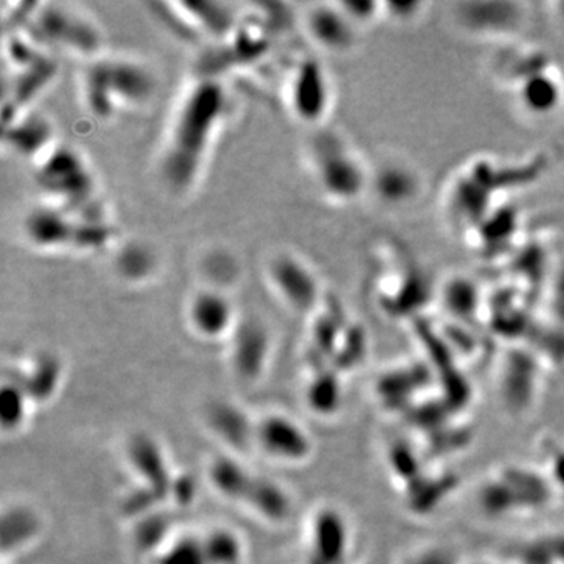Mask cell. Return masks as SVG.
I'll return each mask as SVG.
<instances>
[{
  "mask_svg": "<svg viewBox=\"0 0 564 564\" xmlns=\"http://www.w3.org/2000/svg\"><path fill=\"white\" fill-rule=\"evenodd\" d=\"M226 106L228 96L215 76L199 77L182 95L166 131L161 159L163 181L172 191L187 192L198 181L225 120Z\"/></svg>",
  "mask_w": 564,
  "mask_h": 564,
  "instance_id": "1",
  "label": "cell"
},
{
  "mask_svg": "<svg viewBox=\"0 0 564 564\" xmlns=\"http://www.w3.org/2000/svg\"><path fill=\"white\" fill-rule=\"evenodd\" d=\"M155 80L148 68L126 58L91 62L82 74V93L88 110L106 120L120 107H137L150 101Z\"/></svg>",
  "mask_w": 564,
  "mask_h": 564,
  "instance_id": "2",
  "label": "cell"
},
{
  "mask_svg": "<svg viewBox=\"0 0 564 564\" xmlns=\"http://www.w3.org/2000/svg\"><path fill=\"white\" fill-rule=\"evenodd\" d=\"M24 236L40 251L91 252L106 248L115 239V229L102 218L79 217L46 206L25 217Z\"/></svg>",
  "mask_w": 564,
  "mask_h": 564,
  "instance_id": "3",
  "label": "cell"
},
{
  "mask_svg": "<svg viewBox=\"0 0 564 564\" xmlns=\"http://www.w3.org/2000/svg\"><path fill=\"white\" fill-rule=\"evenodd\" d=\"M311 163L321 191L336 203H352L369 191L370 170L347 141L334 133L315 137Z\"/></svg>",
  "mask_w": 564,
  "mask_h": 564,
  "instance_id": "4",
  "label": "cell"
},
{
  "mask_svg": "<svg viewBox=\"0 0 564 564\" xmlns=\"http://www.w3.org/2000/svg\"><path fill=\"white\" fill-rule=\"evenodd\" d=\"M40 187L57 202L54 207L76 214L90 209L95 180L88 163L69 147H52L36 166Z\"/></svg>",
  "mask_w": 564,
  "mask_h": 564,
  "instance_id": "5",
  "label": "cell"
},
{
  "mask_svg": "<svg viewBox=\"0 0 564 564\" xmlns=\"http://www.w3.org/2000/svg\"><path fill=\"white\" fill-rule=\"evenodd\" d=\"M126 462L135 478L133 496L155 507L159 500L169 499L172 494L174 474L162 444L147 433L129 437L126 447Z\"/></svg>",
  "mask_w": 564,
  "mask_h": 564,
  "instance_id": "6",
  "label": "cell"
},
{
  "mask_svg": "<svg viewBox=\"0 0 564 564\" xmlns=\"http://www.w3.org/2000/svg\"><path fill=\"white\" fill-rule=\"evenodd\" d=\"M36 40L80 55H93L101 47V33L79 13L58 6L41 7L32 18Z\"/></svg>",
  "mask_w": 564,
  "mask_h": 564,
  "instance_id": "7",
  "label": "cell"
},
{
  "mask_svg": "<svg viewBox=\"0 0 564 564\" xmlns=\"http://www.w3.org/2000/svg\"><path fill=\"white\" fill-rule=\"evenodd\" d=\"M310 436L299 422L284 413H267L256 419L254 451L278 464L291 466L311 455Z\"/></svg>",
  "mask_w": 564,
  "mask_h": 564,
  "instance_id": "8",
  "label": "cell"
},
{
  "mask_svg": "<svg viewBox=\"0 0 564 564\" xmlns=\"http://www.w3.org/2000/svg\"><path fill=\"white\" fill-rule=\"evenodd\" d=\"M270 285L293 313L311 314L321 303V282L310 267L296 256H274L267 269Z\"/></svg>",
  "mask_w": 564,
  "mask_h": 564,
  "instance_id": "9",
  "label": "cell"
},
{
  "mask_svg": "<svg viewBox=\"0 0 564 564\" xmlns=\"http://www.w3.org/2000/svg\"><path fill=\"white\" fill-rule=\"evenodd\" d=\"M456 28L469 35H516L527 22V7L519 2H462L452 9Z\"/></svg>",
  "mask_w": 564,
  "mask_h": 564,
  "instance_id": "10",
  "label": "cell"
},
{
  "mask_svg": "<svg viewBox=\"0 0 564 564\" xmlns=\"http://www.w3.org/2000/svg\"><path fill=\"white\" fill-rule=\"evenodd\" d=\"M328 74L313 57L296 63L289 80V106L292 113L306 124H317L326 117L332 104Z\"/></svg>",
  "mask_w": 564,
  "mask_h": 564,
  "instance_id": "11",
  "label": "cell"
},
{
  "mask_svg": "<svg viewBox=\"0 0 564 564\" xmlns=\"http://www.w3.org/2000/svg\"><path fill=\"white\" fill-rule=\"evenodd\" d=\"M270 350V333L261 321H239L229 337V364L234 375L242 383H258L269 366Z\"/></svg>",
  "mask_w": 564,
  "mask_h": 564,
  "instance_id": "12",
  "label": "cell"
},
{
  "mask_svg": "<svg viewBox=\"0 0 564 564\" xmlns=\"http://www.w3.org/2000/svg\"><path fill=\"white\" fill-rule=\"evenodd\" d=\"M187 323L193 334L203 340L231 337L239 318L231 300L215 289H203L192 296L187 306Z\"/></svg>",
  "mask_w": 564,
  "mask_h": 564,
  "instance_id": "13",
  "label": "cell"
},
{
  "mask_svg": "<svg viewBox=\"0 0 564 564\" xmlns=\"http://www.w3.org/2000/svg\"><path fill=\"white\" fill-rule=\"evenodd\" d=\"M206 425L212 434L237 456L254 451L256 421L232 402L217 400L207 408Z\"/></svg>",
  "mask_w": 564,
  "mask_h": 564,
  "instance_id": "14",
  "label": "cell"
},
{
  "mask_svg": "<svg viewBox=\"0 0 564 564\" xmlns=\"http://www.w3.org/2000/svg\"><path fill=\"white\" fill-rule=\"evenodd\" d=\"M422 187L421 174L415 172L413 165L399 159H388L373 172L370 170L369 191L386 206L400 207L414 203Z\"/></svg>",
  "mask_w": 564,
  "mask_h": 564,
  "instance_id": "15",
  "label": "cell"
},
{
  "mask_svg": "<svg viewBox=\"0 0 564 564\" xmlns=\"http://www.w3.org/2000/svg\"><path fill=\"white\" fill-rule=\"evenodd\" d=\"M307 35L322 50L343 54L352 50L356 43V25L336 2L318 3L311 7L304 18Z\"/></svg>",
  "mask_w": 564,
  "mask_h": 564,
  "instance_id": "16",
  "label": "cell"
},
{
  "mask_svg": "<svg viewBox=\"0 0 564 564\" xmlns=\"http://www.w3.org/2000/svg\"><path fill=\"white\" fill-rule=\"evenodd\" d=\"M516 99L533 117L554 113L564 99V80L547 65L530 70L516 82Z\"/></svg>",
  "mask_w": 564,
  "mask_h": 564,
  "instance_id": "17",
  "label": "cell"
},
{
  "mask_svg": "<svg viewBox=\"0 0 564 564\" xmlns=\"http://www.w3.org/2000/svg\"><path fill=\"white\" fill-rule=\"evenodd\" d=\"M63 364L52 352H40L28 366L11 369V381L20 384L32 403H47L62 384Z\"/></svg>",
  "mask_w": 564,
  "mask_h": 564,
  "instance_id": "18",
  "label": "cell"
},
{
  "mask_svg": "<svg viewBox=\"0 0 564 564\" xmlns=\"http://www.w3.org/2000/svg\"><path fill=\"white\" fill-rule=\"evenodd\" d=\"M242 507L265 524L282 525L292 514L291 494L278 481L256 475Z\"/></svg>",
  "mask_w": 564,
  "mask_h": 564,
  "instance_id": "19",
  "label": "cell"
},
{
  "mask_svg": "<svg viewBox=\"0 0 564 564\" xmlns=\"http://www.w3.org/2000/svg\"><path fill=\"white\" fill-rule=\"evenodd\" d=\"M51 122L39 113L21 111L14 120L3 124V141L13 148L14 152L28 158H43L52 148Z\"/></svg>",
  "mask_w": 564,
  "mask_h": 564,
  "instance_id": "20",
  "label": "cell"
},
{
  "mask_svg": "<svg viewBox=\"0 0 564 564\" xmlns=\"http://www.w3.org/2000/svg\"><path fill=\"white\" fill-rule=\"evenodd\" d=\"M254 478L256 475L240 462V456L229 452L215 456L207 466L210 488L226 502L242 505Z\"/></svg>",
  "mask_w": 564,
  "mask_h": 564,
  "instance_id": "21",
  "label": "cell"
},
{
  "mask_svg": "<svg viewBox=\"0 0 564 564\" xmlns=\"http://www.w3.org/2000/svg\"><path fill=\"white\" fill-rule=\"evenodd\" d=\"M177 18L204 35L217 40H228L237 29V18L231 7L221 2H180L173 3Z\"/></svg>",
  "mask_w": 564,
  "mask_h": 564,
  "instance_id": "22",
  "label": "cell"
},
{
  "mask_svg": "<svg viewBox=\"0 0 564 564\" xmlns=\"http://www.w3.org/2000/svg\"><path fill=\"white\" fill-rule=\"evenodd\" d=\"M40 516L29 505L14 503L2 514V552L18 554L39 538Z\"/></svg>",
  "mask_w": 564,
  "mask_h": 564,
  "instance_id": "23",
  "label": "cell"
},
{
  "mask_svg": "<svg viewBox=\"0 0 564 564\" xmlns=\"http://www.w3.org/2000/svg\"><path fill=\"white\" fill-rule=\"evenodd\" d=\"M204 552L209 564H243L242 538L228 527H214L202 534Z\"/></svg>",
  "mask_w": 564,
  "mask_h": 564,
  "instance_id": "24",
  "label": "cell"
},
{
  "mask_svg": "<svg viewBox=\"0 0 564 564\" xmlns=\"http://www.w3.org/2000/svg\"><path fill=\"white\" fill-rule=\"evenodd\" d=\"M152 564H209L202 534H184L174 538L152 556Z\"/></svg>",
  "mask_w": 564,
  "mask_h": 564,
  "instance_id": "25",
  "label": "cell"
},
{
  "mask_svg": "<svg viewBox=\"0 0 564 564\" xmlns=\"http://www.w3.org/2000/svg\"><path fill=\"white\" fill-rule=\"evenodd\" d=\"M2 430L7 433H17L28 421L31 397L14 381H6L2 388Z\"/></svg>",
  "mask_w": 564,
  "mask_h": 564,
  "instance_id": "26",
  "label": "cell"
},
{
  "mask_svg": "<svg viewBox=\"0 0 564 564\" xmlns=\"http://www.w3.org/2000/svg\"><path fill=\"white\" fill-rule=\"evenodd\" d=\"M154 269V254L144 245L128 243L117 256V270L124 280L131 282L148 280Z\"/></svg>",
  "mask_w": 564,
  "mask_h": 564,
  "instance_id": "27",
  "label": "cell"
},
{
  "mask_svg": "<svg viewBox=\"0 0 564 564\" xmlns=\"http://www.w3.org/2000/svg\"><path fill=\"white\" fill-rule=\"evenodd\" d=\"M339 9L347 14L348 20L358 25L372 24L378 18L383 17V3L369 2V0H343L336 2Z\"/></svg>",
  "mask_w": 564,
  "mask_h": 564,
  "instance_id": "28",
  "label": "cell"
},
{
  "mask_svg": "<svg viewBox=\"0 0 564 564\" xmlns=\"http://www.w3.org/2000/svg\"><path fill=\"white\" fill-rule=\"evenodd\" d=\"M423 9H426L423 2H383V17L397 22V24H406L421 17Z\"/></svg>",
  "mask_w": 564,
  "mask_h": 564,
  "instance_id": "29",
  "label": "cell"
},
{
  "mask_svg": "<svg viewBox=\"0 0 564 564\" xmlns=\"http://www.w3.org/2000/svg\"><path fill=\"white\" fill-rule=\"evenodd\" d=\"M552 9H554V17L556 22H558L560 28H562L564 31V2L554 3Z\"/></svg>",
  "mask_w": 564,
  "mask_h": 564,
  "instance_id": "30",
  "label": "cell"
}]
</instances>
